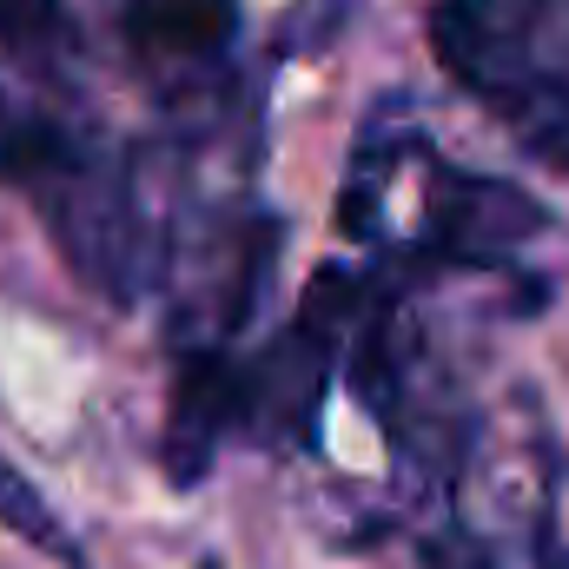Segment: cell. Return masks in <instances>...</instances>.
Segmentation results:
<instances>
[{
    "mask_svg": "<svg viewBox=\"0 0 569 569\" xmlns=\"http://www.w3.org/2000/svg\"><path fill=\"white\" fill-rule=\"evenodd\" d=\"M0 47L33 67H60L80 53V0H0Z\"/></svg>",
    "mask_w": 569,
    "mask_h": 569,
    "instance_id": "5b68a950",
    "label": "cell"
},
{
    "mask_svg": "<svg viewBox=\"0 0 569 569\" xmlns=\"http://www.w3.org/2000/svg\"><path fill=\"white\" fill-rule=\"evenodd\" d=\"M0 179L20 186L47 226L60 232L67 259L113 298H133L146 279V239L133 212V186L113 152L60 107L0 80Z\"/></svg>",
    "mask_w": 569,
    "mask_h": 569,
    "instance_id": "6da1fadb",
    "label": "cell"
},
{
    "mask_svg": "<svg viewBox=\"0 0 569 569\" xmlns=\"http://www.w3.org/2000/svg\"><path fill=\"white\" fill-rule=\"evenodd\" d=\"M537 569H569V550L557 543V537H543V557H537Z\"/></svg>",
    "mask_w": 569,
    "mask_h": 569,
    "instance_id": "ba28073f",
    "label": "cell"
},
{
    "mask_svg": "<svg viewBox=\"0 0 569 569\" xmlns=\"http://www.w3.org/2000/svg\"><path fill=\"white\" fill-rule=\"evenodd\" d=\"M120 27L152 73H199L239 33V0H127Z\"/></svg>",
    "mask_w": 569,
    "mask_h": 569,
    "instance_id": "277c9868",
    "label": "cell"
},
{
    "mask_svg": "<svg viewBox=\"0 0 569 569\" xmlns=\"http://www.w3.org/2000/svg\"><path fill=\"white\" fill-rule=\"evenodd\" d=\"M0 523H7V530H20L27 543H40L47 557H60V563L80 569V543H73V537L60 530V517L40 503V490H33L20 470H7V463H0Z\"/></svg>",
    "mask_w": 569,
    "mask_h": 569,
    "instance_id": "8992f818",
    "label": "cell"
},
{
    "mask_svg": "<svg viewBox=\"0 0 569 569\" xmlns=\"http://www.w3.org/2000/svg\"><path fill=\"white\" fill-rule=\"evenodd\" d=\"M425 569H497V563H490V550H483L477 537H463V530H443V537L425 550Z\"/></svg>",
    "mask_w": 569,
    "mask_h": 569,
    "instance_id": "52a82bcc",
    "label": "cell"
},
{
    "mask_svg": "<svg viewBox=\"0 0 569 569\" xmlns=\"http://www.w3.org/2000/svg\"><path fill=\"white\" fill-rule=\"evenodd\" d=\"M418 166H425V226H418V239L391 246L378 279L418 284L425 272H450V266H497L510 246L543 232V212L530 192L463 172V166H437L430 146L418 152Z\"/></svg>",
    "mask_w": 569,
    "mask_h": 569,
    "instance_id": "3957f363",
    "label": "cell"
},
{
    "mask_svg": "<svg viewBox=\"0 0 569 569\" xmlns=\"http://www.w3.org/2000/svg\"><path fill=\"white\" fill-rule=\"evenodd\" d=\"M430 40L537 159L569 166V0H437Z\"/></svg>",
    "mask_w": 569,
    "mask_h": 569,
    "instance_id": "7a4b0ae2",
    "label": "cell"
}]
</instances>
